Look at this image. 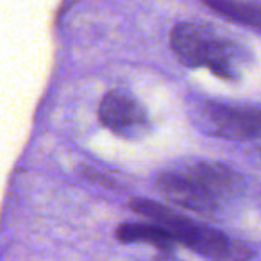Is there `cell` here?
Wrapping results in <instances>:
<instances>
[{"label": "cell", "instance_id": "cell-5", "mask_svg": "<svg viewBox=\"0 0 261 261\" xmlns=\"http://www.w3.org/2000/svg\"><path fill=\"white\" fill-rule=\"evenodd\" d=\"M100 122L123 138H140L145 135L149 122L143 106L125 91H111L100 102Z\"/></svg>", "mask_w": 261, "mask_h": 261}, {"label": "cell", "instance_id": "cell-4", "mask_svg": "<svg viewBox=\"0 0 261 261\" xmlns=\"http://www.w3.org/2000/svg\"><path fill=\"white\" fill-rule=\"evenodd\" d=\"M204 127L227 140L254 142L261 138V108L207 104L202 109Z\"/></svg>", "mask_w": 261, "mask_h": 261}, {"label": "cell", "instance_id": "cell-3", "mask_svg": "<svg viewBox=\"0 0 261 261\" xmlns=\"http://www.w3.org/2000/svg\"><path fill=\"white\" fill-rule=\"evenodd\" d=\"M130 207L136 213L152 218L156 224L167 229L172 238L175 240V243H182L200 256L211 257V259H243V257L252 256V252H249L245 245L227 238L224 232L207 227V225L197 224L192 218L160 202L135 199L130 202Z\"/></svg>", "mask_w": 261, "mask_h": 261}, {"label": "cell", "instance_id": "cell-7", "mask_svg": "<svg viewBox=\"0 0 261 261\" xmlns=\"http://www.w3.org/2000/svg\"><path fill=\"white\" fill-rule=\"evenodd\" d=\"M120 242L125 243H135V242H143L154 245L158 249L168 250L175 245V240L172 238V234L165 227H161L160 224L150 225V224H123L116 231Z\"/></svg>", "mask_w": 261, "mask_h": 261}, {"label": "cell", "instance_id": "cell-6", "mask_svg": "<svg viewBox=\"0 0 261 261\" xmlns=\"http://www.w3.org/2000/svg\"><path fill=\"white\" fill-rule=\"evenodd\" d=\"M215 13L240 25L261 31V4L250 0H202Z\"/></svg>", "mask_w": 261, "mask_h": 261}, {"label": "cell", "instance_id": "cell-2", "mask_svg": "<svg viewBox=\"0 0 261 261\" xmlns=\"http://www.w3.org/2000/svg\"><path fill=\"white\" fill-rule=\"evenodd\" d=\"M170 45L182 65L206 66L222 79H238L249 61V52L242 45L199 23H177L172 29Z\"/></svg>", "mask_w": 261, "mask_h": 261}, {"label": "cell", "instance_id": "cell-1", "mask_svg": "<svg viewBox=\"0 0 261 261\" xmlns=\"http://www.w3.org/2000/svg\"><path fill=\"white\" fill-rule=\"evenodd\" d=\"M240 177L218 163H192L158 175V188L170 202L195 211L215 213L238 190Z\"/></svg>", "mask_w": 261, "mask_h": 261}, {"label": "cell", "instance_id": "cell-8", "mask_svg": "<svg viewBox=\"0 0 261 261\" xmlns=\"http://www.w3.org/2000/svg\"><path fill=\"white\" fill-rule=\"evenodd\" d=\"M254 142H259V152H261V138H257V140H254Z\"/></svg>", "mask_w": 261, "mask_h": 261}]
</instances>
